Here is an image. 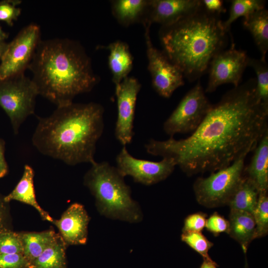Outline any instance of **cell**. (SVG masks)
I'll return each instance as SVG.
<instances>
[{
	"mask_svg": "<svg viewBox=\"0 0 268 268\" xmlns=\"http://www.w3.org/2000/svg\"><path fill=\"white\" fill-rule=\"evenodd\" d=\"M8 44L5 42L4 40H0V59H1L3 53L5 51Z\"/></svg>",
	"mask_w": 268,
	"mask_h": 268,
	"instance_id": "74e56055",
	"label": "cell"
},
{
	"mask_svg": "<svg viewBox=\"0 0 268 268\" xmlns=\"http://www.w3.org/2000/svg\"><path fill=\"white\" fill-rule=\"evenodd\" d=\"M23 255L29 265L59 236L52 229L41 232H20Z\"/></svg>",
	"mask_w": 268,
	"mask_h": 268,
	"instance_id": "ffe728a7",
	"label": "cell"
},
{
	"mask_svg": "<svg viewBox=\"0 0 268 268\" xmlns=\"http://www.w3.org/2000/svg\"><path fill=\"white\" fill-rule=\"evenodd\" d=\"M201 2L202 9L210 14L219 15L220 13L226 11L222 0H202Z\"/></svg>",
	"mask_w": 268,
	"mask_h": 268,
	"instance_id": "e575fe53",
	"label": "cell"
},
{
	"mask_svg": "<svg viewBox=\"0 0 268 268\" xmlns=\"http://www.w3.org/2000/svg\"><path fill=\"white\" fill-rule=\"evenodd\" d=\"M207 214L198 212L188 215L184 221L182 233L187 232H200L205 228Z\"/></svg>",
	"mask_w": 268,
	"mask_h": 268,
	"instance_id": "1f68e13d",
	"label": "cell"
},
{
	"mask_svg": "<svg viewBox=\"0 0 268 268\" xmlns=\"http://www.w3.org/2000/svg\"><path fill=\"white\" fill-rule=\"evenodd\" d=\"M29 263L22 254H0V268H28Z\"/></svg>",
	"mask_w": 268,
	"mask_h": 268,
	"instance_id": "d6a6232c",
	"label": "cell"
},
{
	"mask_svg": "<svg viewBox=\"0 0 268 268\" xmlns=\"http://www.w3.org/2000/svg\"><path fill=\"white\" fill-rule=\"evenodd\" d=\"M217 264L214 261L203 260L200 268H217Z\"/></svg>",
	"mask_w": 268,
	"mask_h": 268,
	"instance_id": "8d00e7d4",
	"label": "cell"
},
{
	"mask_svg": "<svg viewBox=\"0 0 268 268\" xmlns=\"http://www.w3.org/2000/svg\"><path fill=\"white\" fill-rule=\"evenodd\" d=\"M248 66L252 67L256 74L257 95L264 106L268 108V66L266 60L249 58Z\"/></svg>",
	"mask_w": 268,
	"mask_h": 268,
	"instance_id": "484cf974",
	"label": "cell"
},
{
	"mask_svg": "<svg viewBox=\"0 0 268 268\" xmlns=\"http://www.w3.org/2000/svg\"><path fill=\"white\" fill-rule=\"evenodd\" d=\"M8 35L2 31L0 27V40H4L7 38Z\"/></svg>",
	"mask_w": 268,
	"mask_h": 268,
	"instance_id": "f35d334b",
	"label": "cell"
},
{
	"mask_svg": "<svg viewBox=\"0 0 268 268\" xmlns=\"http://www.w3.org/2000/svg\"><path fill=\"white\" fill-rule=\"evenodd\" d=\"M211 104L200 82L183 97L163 124V130L170 137L177 134L193 132L200 124Z\"/></svg>",
	"mask_w": 268,
	"mask_h": 268,
	"instance_id": "ba28073f",
	"label": "cell"
},
{
	"mask_svg": "<svg viewBox=\"0 0 268 268\" xmlns=\"http://www.w3.org/2000/svg\"><path fill=\"white\" fill-rule=\"evenodd\" d=\"M140 88L135 78L129 76L115 86L118 112L115 136L123 146L130 144L134 135L135 108Z\"/></svg>",
	"mask_w": 268,
	"mask_h": 268,
	"instance_id": "4fadbf2b",
	"label": "cell"
},
{
	"mask_svg": "<svg viewBox=\"0 0 268 268\" xmlns=\"http://www.w3.org/2000/svg\"><path fill=\"white\" fill-rule=\"evenodd\" d=\"M104 112L94 102L57 107L50 116L38 117L32 144L41 154L67 165L91 164L104 130Z\"/></svg>",
	"mask_w": 268,
	"mask_h": 268,
	"instance_id": "7a4b0ae2",
	"label": "cell"
},
{
	"mask_svg": "<svg viewBox=\"0 0 268 268\" xmlns=\"http://www.w3.org/2000/svg\"><path fill=\"white\" fill-rule=\"evenodd\" d=\"M247 155H241L230 165L206 178L197 179L193 189L198 203L209 208L227 205L243 178Z\"/></svg>",
	"mask_w": 268,
	"mask_h": 268,
	"instance_id": "8992f818",
	"label": "cell"
},
{
	"mask_svg": "<svg viewBox=\"0 0 268 268\" xmlns=\"http://www.w3.org/2000/svg\"><path fill=\"white\" fill-rule=\"evenodd\" d=\"M246 264L245 268H248L247 263Z\"/></svg>",
	"mask_w": 268,
	"mask_h": 268,
	"instance_id": "ab89813d",
	"label": "cell"
},
{
	"mask_svg": "<svg viewBox=\"0 0 268 268\" xmlns=\"http://www.w3.org/2000/svg\"><path fill=\"white\" fill-rule=\"evenodd\" d=\"M89 221L84 206L74 203L63 213L59 219H54L52 223L57 227L59 235L67 247L86 243Z\"/></svg>",
	"mask_w": 268,
	"mask_h": 268,
	"instance_id": "5bb4252c",
	"label": "cell"
},
{
	"mask_svg": "<svg viewBox=\"0 0 268 268\" xmlns=\"http://www.w3.org/2000/svg\"><path fill=\"white\" fill-rule=\"evenodd\" d=\"M259 192L254 184L244 176L227 205L230 209L246 211L252 214L258 202Z\"/></svg>",
	"mask_w": 268,
	"mask_h": 268,
	"instance_id": "7402d4cb",
	"label": "cell"
},
{
	"mask_svg": "<svg viewBox=\"0 0 268 268\" xmlns=\"http://www.w3.org/2000/svg\"><path fill=\"white\" fill-rule=\"evenodd\" d=\"M181 240L199 253L203 260L213 261L208 255V251L213 244L200 232H183Z\"/></svg>",
	"mask_w": 268,
	"mask_h": 268,
	"instance_id": "83f0119b",
	"label": "cell"
},
{
	"mask_svg": "<svg viewBox=\"0 0 268 268\" xmlns=\"http://www.w3.org/2000/svg\"><path fill=\"white\" fill-rule=\"evenodd\" d=\"M37 87L24 73L0 81V106L9 117L14 133H18L21 124L34 114Z\"/></svg>",
	"mask_w": 268,
	"mask_h": 268,
	"instance_id": "52a82bcc",
	"label": "cell"
},
{
	"mask_svg": "<svg viewBox=\"0 0 268 268\" xmlns=\"http://www.w3.org/2000/svg\"><path fill=\"white\" fill-rule=\"evenodd\" d=\"M83 184L94 197L101 215L130 223L142 220V209L133 198L130 187L116 167L108 162L91 164L84 175Z\"/></svg>",
	"mask_w": 268,
	"mask_h": 268,
	"instance_id": "5b68a950",
	"label": "cell"
},
{
	"mask_svg": "<svg viewBox=\"0 0 268 268\" xmlns=\"http://www.w3.org/2000/svg\"><path fill=\"white\" fill-rule=\"evenodd\" d=\"M256 78L234 87L211 105L204 118L186 138L150 139L146 151L172 159L188 176L214 172L253 150L268 130V108L256 90Z\"/></svg>",
	"mask_w": 268,
	"mask_h": 268,
	"instance_id": "6da1fadb",
	"label": "cell"
},
{
	"mask_svg": "<svg viewBox=\"0 0 268 268\" xmlns=\"http://www.w3.org/2000/svg\"><path fill=\"white\" fill-rule=\"evenodd\" d=\"M28 69L39 95L57 107L72 103L98 82L83 46L68 38L41 40Z\"/></svg>",
	"mask_w": 268,
	"mask_h": 268,
	"instance_id": "3957f363",
	"label": "cell"
},
{
	"mask_svg": "<svg viewBox=\"0 0 268 268\" xmlns=\"http://www.w3.org/2000/svg\"><path fill=\"white\" fill-rule=\"evenodd\" d=\"M5 142L0 138V178L5 176L8 173V168L4 156Z\"/></svg>",
	"mask_w": 268,
	"mask_h": 268,
	"instance_id": "d590c367",
	"label": "cell"
},
{
	"mask_svg": "<svg viewBox=\"0 0 268 268\" xmlns=\"http://www.w3.org/2000/svg\"><path fill=\"white\" fill-rule=\"evenodd\" d=\"M116 168L124 177L131 176L134 181L144 185H152L167 178L176 166L171 158H163L155 162L137 159L123 146L116 158Z\"/></svg>",
	"mask_w": 268,
	"mask_h": 268,
	"instance_id": "8fae6325",
	"label": "cell"
},
{
	"mask_svg": "<svg viewBox=\"0 0 268 268\" xmlns=\"http://www.w3.org/2000/svg\"><path fill=\"white\" fill-rule=\"evenodd\" d=\"M34 177L33 168L27 164L25 165L20 180L14 189L4 197V200L7 203L14 200L29 204L38 212L43 220L52 222L54 219L40 206L36 200Z\"/></svg>",
	"mask_w": 268,
	"mask_h": 268,
	"instance_id": "e0dca14e",
	"label": "cell"
},
{
	"mask_svg": "<svg viewBox=\"0 0 268 268\" xmlns=\"http://www.w3.org/2000/svg\"><path fill=\"white\" fill-rule=\"evenodd\" d=\"M228 234L241 246L246 253L251 242L255 239L256 225L253 216L249 212L230 209Z\"/></svg>",
	"mask_w": 268,
	"mask_h": 268,
	"instance_id": "ac0fdd59",
	"label": "cell"
},
{
	"mask_svg": "<svg viewBox=\"0 0 268 268\" xmlns=\"http://www.w3.org/2000/svg\"><path fill=\"white\" fill-rule=\"evenodd\" d=\"M244 27L253 36L259 50L261 59L266 60L268 50V11L265 8L244 17Z\"/></svg>",
	"mask_w": 268,
	"mask_h": 268,
	"instance_id": "44dd1931",
	"label": "cell"
},
{
	"mask_svg": "<svg viewBox=\"0 0 268 268\" xmlns=\"http://www.w3.org/2000/svg\"><path fill=\"white\" fill-rule=\"evenodd\" d=\"M266 1L263 0H232L228 19L223 22L225 30L230 32L232 24L238 18L246 17L252 13L265 8Z\"/></svg>",
	"mask_w": 268,
	"mask_h": 268,
	"instance_id": "d4e9b609",
	"label": "cell"
},
{
	"mask_svg": "<svg viewBox=\"0 0 268 268\" xmlns=\"http://www.w3.org/2000/svg\"><path fill=\"white\" fill-rule=\"evenodd\" d=\"M201 7L200 0H148L147 18L144 23L172 24L197 11Z\"/></svg>",
	"mask_w": 268,
	"mask_h": 268,
	"instance_id": "9a60e30c",
	"label": "cell"
},
{
	"mask_svg": "<svg viewBox=\"0 0 268 268\" xmlns=\"http://www.w3.org/2000/svg\"><path fill=\"white\" fill-rule=\"evenodd\" d=\"M205 227L214 235L222 233H228L229 223L228 220L215 212L206 219Z\"/></svg>",
	"mask_w": 268,
	"mask_h": 268,
	"instance_id": "4dcf8cb0",
	"label": "cell"
},
{
	"mask_svg": "<svg viewBox=\"0 0 268 268\" xmlns=\"http://www.w3.org/2000/svg\"><path fill=\"white\" fill-rule=\"evenodd\" d=\"M23 254L19 232L8 230L0 233V254Z\"/></svg>",
	"mask_w": 268,
	"mask_h": 268,
	"instance_id": "f1b7e54d",
	"label": "cell"
},
{
	"mask_svg": "<svg viewBox=\"0 0 268 268\" xmlns=\"http://www.w3.org/2000/svg\"><path fill=\"white\" fill-rule=\"evenodd\" d=\"M4 197L0 193V233L12 230L9 203L4 201Z\"/></svg>",
	"mask_w": 268,
	"mask_h": 268,
	"instance_id": "836d02e7",
	"label": "cell"
},
{
	"mask_svg": "<svg viewBox=\"0 0 268 268\" xmlns=\"http://www.w3.org/2000/svg\"><path fill=\"white\" fill-rule=\"evenodd\" d=\"M248 58L245 51L235 49L234 45L216 54L208 67L209 78L205 92L212 93L223 84L231 83L235 87L240 85Z\"/></svg>",
	"mask_w": 268,
	"mask_h": 268,
	"instance_id": "7c38bea8",
	"label": "cell"
},
{
	"mask_svg": "<svg viewBox=\"0 0 268 268\" xmlns=\"http://www.w3.org/2000/svg\"><path fill=\"white\" fill-rule=\"evenodd\" d=\"M67 246L60 235L32 262L28 268H67Z\"/></svg>",
	"mask_w": 268,
	"mask_h": 268,
	"instance_id": "603a6c76",
	"label": "cell"
},
{
	"mask_svg": "<svg viewBox=\"0 0 268 268\" xmlns=\"http://www.w3.org/2000/svg\"><path fill=\"white\" fill-rule=\"evenodd\" d=\"M19 0H2L0 2V20L12 26L21 14V9L16 6L21 3Z\"/></svg>",
	"mask_w": 268,
	"mask_h": 268,
	"instance_id": "f546056e",
	"label": "cell"
},
{
	"mask_svg": "<svg viewBox=\"0 0 268 268\" xmlns=\"http://www.w3.org/2000/svg\"><path fill=\"white\" fill-rule=\"evenodd\" d=\"M41 40L39 25L31 23L23 27L8 44L0 59V81L24 73Z\"/></svg>",
	"mask_w": 268,
	"mask_h": 268,
	"instance_id": "9c48e42d",
	"label": "cell"
},
{
	"mask_svg": "<svg viewBox=\"0 0 268 268\" xmlns=\"http://www.w3.org/2000/svg\"><path fill=\"white\" fill-rule=\"evenodd\" d=\"M148 0H117L113 1V14L122 24L129 25L138 21L146 12Z\"/></svg>",
	"mask_w": 268,
	"mask_h": 268,
	"instance_id": "cb8c5ba5",
	"label": "cell"
},
{
	"mask_svg": "<svg viewBox=\"0 0 268 268\" xmlns=\"http://www.w3.org/2000/svg\"><path fill=\"white\" fill-rule=\"evenodd\" d=\"M219 15L202 8L169 25L162 26L159 38L163 52L190 82L208 69L213 58L225 50L228 33Z\"/></svg>",
	"mask_w": 268,
	"mask_h": 268,
	"instance_id": "277c9868",
	"label": "cell"
},
{
	"mask_svg": "<svg viewBox=\"0 0 268 268\" xmlns=\"http://www.w3.org/2000/svg\"><path fill=\"white\" fill-rule=\"evenodd\" d=\"M249 165L244 170V176L249 179L259 193L268 190V130L254 149Z\"/></svg>",
	"mask_w": 268,
	"mask_h": 268,
	"instance_id": "2e32d148",
	"label": "cell"
},
{
	"mask_svg": "<svg viewBox=\"0 0 268 268\" xmlns=\"http://www.w3.org/2000/svg\"><path fill=\"white\" fill-rule=\"evenodd\" d=\"M148 69L152 86L161 96L169 98L179 87L184 84V75L180 69L168 58L162 51L152 44L148 23H144Z\"/></svg>",
	"mask_w": 268,
	"mask_h": 268,
	"instance_id": "30bf717a",
	"label": "cell"
},
{
	"mask_svg": "<svg viewBox=\"0 0 268 268\" xmlns=\"http://www.w3.org/2000/svg\"><path fill=\"white\" fill-rule=\"evenodd\" d=\"M252 215L256 225L255 239L266 236L268 233V192L259 193L258 202Z\"/></svg>",
	"mask_w": 268,
	"mask_h": 268,
	"instance_id": "4316f807",
	"label": "cell"
},
{
	"mask_svg": "<svg viewBox=\"0 0 268 268\" xmlns=\"http://www.w3.org/2000/svg\"><path fill=\"white\" fill-rule=\"evenodd\" d=\"M109 51L108 64L115 86L128 76L133 65V59L128 45L117 41L105 48Z\"/></svg>",
	"mask_w": 268,
	"mask_h": 268,
	"instance_id": "d6986e66",
	"label": "cell"
}]
</instances>
